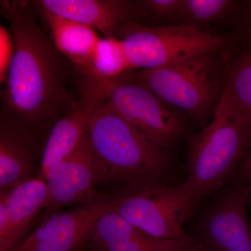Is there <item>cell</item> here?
Returning a JSON list of instances; mask_svg holds the SVG:
<instances>
[{
	"mask_svg": "<svg viewBox=\"0 0 251 251\" xmlns=\"http://www.w3.org/2000/svg\"><path fill=\"white\" fill-rule=\"evenodd\" d=\"M230 0H184L182 24L201 28L214 22L233 9Z\"/></svg>",
	"mask_w": 251,
	"mask_h": 251,
	"instance_id": "cell-19",
	"label": "cell"
},
{
	"mask_svg": "<svg viewBox=\"0 0 251 251\" xmlns=\"http://www.w3.org/2000/svg\"><path fill=\"white\" fill-rule=\"evenodd\" d=\"M39 10L49 25L51 39L57 49L81 74L90 77L92 57L100 39L97 31L82 23Z\"/></svg>",
	"mask_w": 251,
	"mask_h": 251,
	"instance_id": "cell-15",
	"label": "cell"
},
{
	"mask_svg": "<svg viewBox=\"0 0 251 251\" xmlns=\"http://www.w3.org/2000/svg\"><path fill=\"white\" fill-rule=\"evenodd\" d=\"M107 176L106 168L86 133L75 150L51 167L46 175L50 203L45 218L64 206L97 199L96 186L106 182Z\"/></svg>",
	"mask_w": 251,
	"mask_h": 251,
	"instance_id": "cell-8",
	"label": "cell"
},
{
	"mask_svg": "<svg viewBox=\"0 0 251 251\" xmlns=\"http://www.w3.org/2000/svg\"><path fill=\"white\" fill-rule=\"evenodd\" d=\"M39 9L72 20L100 31L105 38L117 39L121 28L138 22L145 14L138 1L127 0H41L32 1Z\"/></svg>",
	"mask_w": 251,
	"mask_h": 251,
	"instance_id": "cell-12",
	"label": "cell"
},
{
	"mask_svg": "<svg viewBox=\"0 0 251 251\" xmlns=\"http://www.w3.org/2000/svg\"><path fill=\"white\" fill-rule=\"evenodd\" d=\"M223 98L251 122V46L234 58H226Z\"/></svg>",
	"mask_w": 251,
	"mask_h": 251,
	"instance_id": "cell-16",
	"label": "cell"
},
{
	"mask_svg": "<svg viewBox=\"0 0 251 251\" xmlns=\"http://www.w3.org/2000/svg\"><path fill=\"white\" fill-rule=\"evenodd\" d=\"M144 234H146L111 209L99 216L94 226L90 241L97 251L131 240Z\"/></svg>",
	"mask_w": 251,
	"mask_h": 251,
	"instance_id": "cell-18",
	"label": "cell"
},
{
	"mask_svg": "<svg viewBox=\"0 0 251 251\" xmlns=\"http://www.w3.org/2000/svg\"><path fill=\"white\" fill-rule=\"evenodd\" d=\"M234 175L238 181L247 184L251 182V146Z\"/></svg>",
	"mask_w": 251,
	"mask_h": 251,
	"instance_id": "cell-23",
	"label": "cell"
},
{
	"mask_svg": "<svg viewBox=\"0 0 251 251\" xmlns=\"http://www.w3.org/2000/svg\"><path fill=\"white\" fill-rule=\"evenodd\" d=\"M145 14L154 20H182L184 0H140Z\"/></svg>",
	"mask_w": 251,
	"mask_h": 251,
	"instance_id": "cell-21",
	"label": "cell"
},
{
	"mask_svg": "<svg viewBox=\"0 0 251 251\" xmlns=\"http://www.w3.org/2000/svg\"><path fill=\"white\" fill-rule=\"evenodd\" d=\"M0 6L14 41L1 115L36 135L49 133L78 97L85 75L43 31L32 1H1Z\"/></svg>",
	"mask_w": 251,
	"mask_h": 251,
	"instance_id": "cell-1",
	"label": "cell"
},
{
	"mask_svg": "<svg viewBox=\"0 0 251 251\" xmlns=\"http://www.w3.org/2000/svg\"><path fill=\"white\" fill-rule=\"evenodd\" d=\"M107 99L120 116L158 148L171 151L182 135L179 111L132 80L129 73L110 80Z\"/></svg>",
	"mask_w": 251,
	"mask_h": 251,
	"instance_id": "cell-7",
	"label": "cell"
},
{
	"mask_svg": "<svg viewBox=\"0 0 251 251\" xmlns=\"http://www.w3.org/2000/svg\"><path fill=\"white\" fill-rule=\"evenodd\" d=\"M133 72L122 41L115 37L100 38L92 57L90 77L110 80Z\"/></svg>",
	"mask_w": 251,
	"mask_h": 251,
	"instance_id": "cell-17",
	"label": "cell"
},
{
	"mask_svg": "<svg viewBox=\"0 0 251 251\" xmlns=\"http://www.w3.org/2000/svg\"><path fill=\"white\" fill-rule=\"evenodd\" d=\"M249 185V188H250V194H249V202L251 204V182L248 184Z\"/></svg>",
	"mask_w": 251,
	"mask_h": 251,
	"instance_id": "cell-25",
	"label": "cell"
},
{
	"mask_svg": "<svg viewBox=\"0 0 251 251\" xmlns=\"http://www.w3.org/2000/svg\"><path fill=\"white\" fill-rule=\"evenodd\" d=\"M249 32L251 38V6L249 11Z\"/></svg>",
	"mask_w": 251,
	"mask_h": 251,
	"instance_id": "cell-24",
	"label": "cell"
},
{
	"mask_svg": "<svg viewBox=\"0 0 251 251\" xmlns=\"http://www.w3.org/2000/svg\"><path fill=\"white\" fill-rule=\"evenodd\" d=\"M250 188L237 181L224 190L206 213L201 226L202 245L208 251H251L247 216Z\"/></svg>",
	"mask_w": 251,
	"mask_h": 251,
	"instance_id": "cell-11",
	"label": "cell"
},
{
	"mask_svg": "<svg viewBox=\"0 0 251 251\" xmlns=\"http://www.w3.org/2000/svg\"><path fill=\"white\" fill-rule=\"evenodd\" d=\"M110 85V80L85 77L76 100L48 133L36 177L45 181L50 168L69 156L78 146L87 133L92 112L108 98Z\"/></svg>",
	"mask_w": 251,
	"mask_h": 251,
	"instance_id": "cell-10",
	"label": "cell"
},
{
	"mask_svg": "<svg viewBox=\"0 0 251 251\" xmlns=\"http://www.w3.org/2000/svg\"><path fill=\"white\" fill-rule=\"evenodd\" d=\"M114 198H97L44 219L14 251H76L91 240L99 216L112 209Z\"/></svg>",
	"mask_w": 251,
	"mask_h": 251,
	"instance_id": "cell-9",
	"label": "cell"
},
{
	"mask_svg": "<svg viewBox=\"0 0 251 251\" xmlns=\"http://www.w3.org/2000/svg\"><path fill=\"white\" fill-rule=\"evenodd\" d=\"M14 54V41L11 29L0 25V83H5Z\"/></svg>",
	"mask_w": 251,
	"mask_h": 251,
	"instance_id": "cell-22",
	"label": "cell"
},
{
	"mask_svg": "<svg viewBox=\"0 0 251 251\" xmlns=\"http://www.w3.org/2000/svg\"><path fill=\"white\" fill-rule=\"evenodd\" d=\"M97 251H208L201 243L140 236L131 240L110 246Z\"/></svg>",
	"mask_w": 251,
	"mask_h": 251,
	"instance_id": "cell-20",
	"label": "cell"
},
{
	"mask_svg": "<svg viewBox=\"0 0 251 251\" xmlns=\"http://www.w3.org/2000/svg\"><path fill=\"white\" fill-rule=\"evenodd\" d=\"M251 146V122L222 97L210 122L188 141L186 181L200 201L236 173Z\"/></svg>",
	"mask_w": 251,
	"mask_h": 251,
	"instance_id": "cell-4",
	"label": "cell"
},
{
	"mask_svg": "<svg viewBox=\"0 0 251 251\" xmlns=\"http://www.w3.org/2000/svg\"><path fill=\"white\" fill-rule=\"evenodd\" d=\"M0 203L4 206L11 229L10 250L14 251L24 240L37 216L49 208L47 184L40 178H31L11 189L1 191Z\"/></svg>",
	"mask_w": 251,
	"mask_h": 251,
	"instance_id": "cell-14",
	"label": "cell"
},
{
	"mask_svg": "<svg viewBox=\"0 0 251 251\" xmlns=\"http://www.w3.org/2000/svg\"><path fill=\"white\" fill-rule=\"evenodd\" d=\"M117 39L135 71L168 67L206 52L224 51L232 44L227 36L188 25L149 27L135 21L125 24Z\"/></svg>",
	"mask_w": 251,
	"mask_h": 251,
	"instance_id": "cell-5",
	"label": "cell"
},
{
	"mask_svg": "<svg viewBox=\"0 0 251 251\" xmlns=\"http://www.w3.org/2000/svg\"><path fill=\"white\" fill-rule=\"evenodd\" d=\"M224 51L209 52L153 69L130 72L132 80L204 126L219 106L226 82Z\"/></svg>",
	"mask_w": 251,
	"mask_h": 251,
	"instance_id": "cell-3",
	"label": "cell"
},
{
	"mask_svg": "<svg viewBox=\"0 0 251 251\" xmlns=\"http://www.w3.org/2000/svg\"><path fill=\"white\" fill-rule=\"evenodd\" d=\"M39 153L38 135L0 115V191L31 179Z\"/></svg>",
	"mask_w": 251,
	"mask_h": 251,
	"instance_id": "cell-13",
	"label": "cell"
},
{
	"mask_svg": "<svg viewBox=\"0 0 251 251\" xmlns=\"http://www.w3.org/2000/svg\"><path fill=\"white\" fill-rule=\"evenodd\" d=\"M200 201L185 181L177 186L158 184L114 197L112 210L151 237L198 243L183 226Z\"/></svg>",
	"mask_w": 251,
	"mask_h": 251,
	"instance_id": "cell-6",
	"label": "cell"
},
{
	"mask_svg": "<svg viewBox=\"0 0 251 251\" xmlns=\"http://www.w3.org/2000/svg\"><path fill=\"white\" fill-rule=\"evenodd\" d=\"M87 135L107 169V181L132 191L161 184L170 151L158 148L103 100L91 115ZM106 181V182H107Z\"/></svg>",
	"mask_w": 251,
	"mask_h": 251,
	"instance_id": "cell-2",
	"label": "cell"
}]
</instances>
